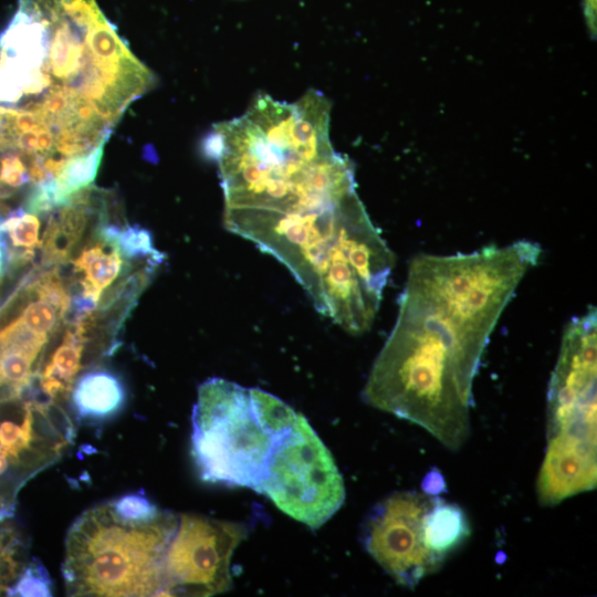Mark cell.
Segmentation results:
<instances>
[{"label": "cell", "instance_id": "obj_1", "mask_svg": "<svg viewBox=\"0 0 597 597\" xmlns=\"http://www.w3.org/2000/svg\"><path fill=\"white\" fill-rule=\"evenodd\" d=\"M226 228L284 264L315 308L352 334L373 324L395 256L334 149L262 144L219 165Z\"/></svg>", "mask_w": 597, "mask_h": 597}, {"label": "cell", "instance_id": "obj_2", "mask_svg": "<svg viewBox=\"0 0 597 597\" xmlns=\"http://www.w3.org/2000/svg\"><path fill=\"white\" fill-rule=\"evenodd\" d=\"M155 84L96 0H19L0 33V150L46 167L103 154Z\"/></svg>", "mask_w": 597, "mask_h": 597}, {"label": "cell", "instance_id": "obj_3", "mask_svg": "<svg viewBox=\"0 0 597 597\" xmlns=\"http://www.w3.org/2000/svg\"><path fill=\"white\" fill-rule=\"evenodd\" d=\"M540 255L537 243L521 240L413 258L364 400L458 450L469 436L472 383L488 341Z\"/></svg>", "mask_w": 597, "mask_h": 597}, {"label": "cell", "instance_id": "obj_4", "mask_svg": "<svg viewBox=\"0 0 597 597\" xmlns=\"http://www.w3.org/2000/svg\"><path fill=\"white\" fill-rule=\"evenodd\" d=\"M179 517H119L111 502L78 515L65 538L62 576L69 596H161L165 559Z\"/></svg>", "mask_w": 597, "mask_h": 597}, {"label": "cell", "instance_id": "obj_5", "mask_svg": "<svg viewBox=\"0 0 597 597\" xmlns=\"http://www.w3.org/2000/svg\"><path fill=\"white\" fill-rule=\"evenodd\" d=\"M296 417L259 388L218 377L203 381L191 412V455L200 478L258 491L276 441Z\"/></svg>", "mask_w": 597, "mask_h": 597}, {"label": "cell", "instance_id": "obj_6", "mask_svg": "<svg viewBox=\"0 0 597 597\" xmlns=\"http://www.w3.org/2000/svg\"><path fill=\"white\" fill-rule=\"evenodd\" d=\"M258 493L283 513L317 528L342 506V474L326 446L302 413L279 438Z\"/></svg>", "mask_w": 597, "mask_h": 597}, {"label": "cell", "instance_id": "obj_7", "mask_svg": "<svg viewBox=\"0 0 597 597\" xmlns=\"http://www.w3.org/2000/svg\"><path fill=\"white\" fill-rule=\"evenodd\" d=\"M596 308L566 326L548 385L549 440L596 444Z\"/></svg>", "mask_w": 597, "mask_h": 597}, {"label": "cell", "instance_id": "obj_8", "mask_svg": "<svg viewBox=\"0 0 597 597\" xmlns=\"http://www.w3.org/2000/svg\"><path fill=\"white\" fill-rule=\"evenodd\" d=\"M438 498L396 492L377 503L362 524L364 548L399 585L413 588L443 564L427 547L425 536L426 513Z\"/></svg>", "mask_w": 597, "mask_h": 597}, {"label": "cell", "instance_id": "obj_9", "mask_svg": "<svg viewBox=\"0 0 597 597\" xmlns=\"http://www.w3.org/2000/svg\"><path fill=\"white\" fill-rule=\"evenodd\" d=\"M245 534L241 523L180 515L166 554L161 596H212L227 591L231 586V556Z\"/></svg>", "mask_w": 597, "mask_h": 597}, {"label": "cell", "instance_id": "obj_10", "mask_svg": "<svg viewBox=\"0 0 597 597\" xmlns=\"http://www.w3.org/2000/svg\"><path fill=\"white\" fill-rule=\"evenodd\" d=\"M119 232L102 228L69 261L73 265L70 293H78L97 305L104 292L125 271L118 248Z\"/></svg>", "mask_w": 597, "mask_h": 597}, {"label": "cell", "instance_id": "obj_11", "mask_svg": "<svg viewBox=\"0 0 597 597\" xmlns=\"http://www.w3.org/2000/svg\"><path fill=\"white\" fill-rule=\"evenodd\" d=\"M125 401L126 388L119 376L94 366L76 377L67 405L78 420L102 421L116 415Z\"/></svg>", "mask_w": 597, "mask_h": 597}, {"label": "cell", "instance_id": "obj_12", "mask_svg": "<svg viewBox=\"0 0 597 597\" xmlns=\"http://www.w3.org/2000/svg\"><path fill=\"white\" fill-rule=\"evenodd\" d=\"M470 535V525L464 511L457 504L438 498L425 516L427 547L444 562Z\"/></svg>", "mask_w": 597, "mask_h": 597}, {"label": "cell", "instance_id": "obj_13", "mask_svg": "<svg viewBox=\"0 0 597 597\" xmlns=\"http://www.w3.org/2000/svg\"><path fill=\"white\" fill-rule=\"evenodd\" d=\"M27 564V545L21 533L12 523L0 520V595H7Z\"/></svg>", "mask_w": 597, "mask_h": 597}, {"label": "cell", "instance_id": "obj_14", "mask_svg": "<svg viewBox=\"0 0 597 597\" xmlns=\"http://www.w3.org/2000/svg\"><path fill=\"white\" fill-rule=\"evenodd\" d=\"M65 316L66 311L63 307L39 295L35 290L34 296L28 302L18 320L31 332L51 337L62 323H65Z\"/></svg>", "mask_w": 597, "mask_h": 597}, {"label": "cell", "instance_id": "obj_15", "mask_svg": "<svg viewBox=\"0 0 597 597\" xmlns=\"http://www.w3.org/2000/svg\"><path fill=\"white\" fill-rule=\"evenodd\" d=\"M118 248L124 259H139L160 264L164 254L153 243L149 231L139 226H125L118 234Z\"/></svg>", "mask_w": 597, "mask_h": 597}, {"label": "cell", "instance_id": "obj_16", "mask_svg": "<svg viewBox=\"0 0 597 597\" xmlns=\"http://www.w3.org/2000/svg\"><path fill=\"white\" fill-rule=\"evenodd\" d=\"M7 595L23 597L52 596V580L42 563L36 558L28 562Z\"/></svg>", "mask_w": 597, "mask_h": 597}, {"label": "cell", "instance_id": "obj_17", "mask_svg": "<svg viewBox=\"0 0 597 597\" xmlns=\"http://www.w3.org/2000/svg\"><path fill=\"white\" fill-rule=\"evenodd\" d=\"M109 502L115 513L127 521H148L160 511L146 495L139 493L126 494Z\"/></svg>", "mask_w": 597, "mask_h": 597}, {"label": "cell", "instance_id": "obj_18", "mask_svg": "<svg viewBox=\"0 0 597 597\" xmlns=\"http://www.w3.org/2000/svg\"><path fill=\"white\" fill-rule=\"evenodd\" d=\"M584 3H585V13H586L587 21L590 24V27L595 30V28L593 27V22L595 25L596 0H584Z\"/></svg>", "mask_w": 597, "mask_h": 597}, {"label": "cell", "instance_id": "obj_19", "mask_svg": "<svg viewBox=\"0 0 597 597\" xmlns=\"http://www.w3.org/2000/svg\"><path fill=\"white\" fill-rule=\"evenodd\" d=\"M12 292H13L12 290H3V293H6V295H9V294L12 293ZM3 293H2V295H3ZM1 297H2V296H1ZM1 297H0V298H1Z\"/></svg>", "mask_w": 597, "mask_h": 597}]
</instances>
